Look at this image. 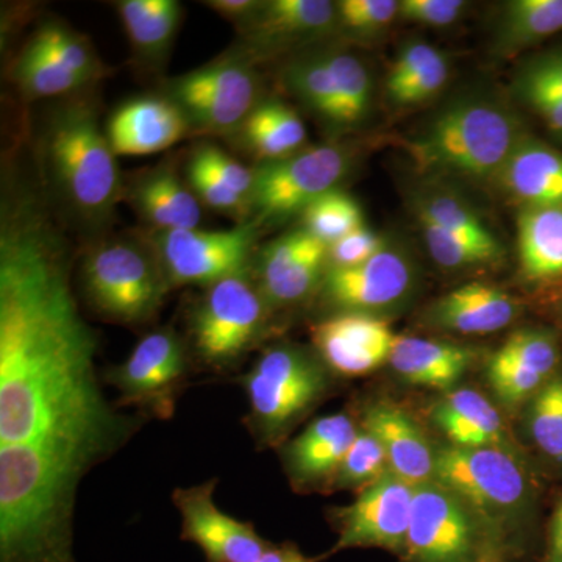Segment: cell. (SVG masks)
I'll return each instance as SVG.
<instances>
[{
	"mask_svg": "<svg viewBox=\"0 0 562 562\" xmlns=\"http://www.w3.org/2000/svg\"><path fill=\"white\" fill-rule=\"evenodd\" d=\"M98 338L70 290L65 247L31 199L0 227V447L105 443L127 414L103 397Z\"/></svg>",
	"mask_w": 562,
	"mask_h": 562,
	"instance_id": "obj_1",
	"label": "cell"
},
{
	"mask_svg": "<svg viewBox=\"0 0 562 562\" xmlns=\"http://www.w3.org/2000/svg\"><path fill=\"white\" fill-rule=\"evenodd\" d=\"M50 187L81 220L105 221L121 194L120 171L98 114L83 102L61 105L49 117L43 143Z\"/></svg>",
	"mask_w": 562,
	"mask_h": 562,
	"instance_id": "obj_2",
	"label": "cell"
},
{
	"mask_svg": "<svg viewBox=\"0 0 562 562\" xmlns=\"http://www.w3.org/2000/svg\"><path fill=\"white\" fill-rule=\"evenodd\" d=\"M520 139L513 114L495 102L468 99L442 110L409 150L420 169L491 179Z\"/></svg>",
	"mask_w": 562,
	"mask_h": 562,
	"instance_id": "obj_3",
	"label": "cell"
},
{
	"mask_svg": "<svg viewBox=\"0 0 562 562\" xmlns=\"http://www.w3.org/2000/svg\"><path fill=\"white\" fill-rule=\"evenodd\" d=\"M249 413L244 424L258 446H279L328 391L327 366L291 344L266 347L241 379Z\"/></svg>",
	"mask_w": 562,
	"mask_h": 562,
	"instance_id": "obj_4",
	"label": "cell"
},
{
	"mask_svg": "<svg viewBox=\"0 0 562 562\" xmlns=\"http://www.w3.org/2000/svg\"><path fill=\"white\" fill-rule=\"evenodd\" d=\"M509 543L443 484H419L402 562L506 561Z\"/></svg>",
	"mask_w": 562,
	"mask_h": 562,
	"instance_id": "obj_5",
	"label": "cell"
},
{
	"mask_svg": "<svg viewBox=\"0 0 562 562\" xmlns=\"http://www.w3.org/2000/svg\"><path fill=\"white\" fill-rule=\"evenodd\" d=\"M435 480L506 539L530 509V476L508 447H446L436 458Z\"/></svg>",
	"mask_w": 562,
	"mask_h": 562,
	"instance_id": "obj_6",
	"label": "cell"
},
{
	"mask_svg": "<svg viewBox=\"0 0 562 562\" xmlns=\"http://www.w3.org/2000/svg\"><path fill=\"white\" fill-rule=\"evenodd\" d=\"M81 283L99 316L127 327L149 324L171 288L160 262L125 241L103 243L88 251Z\"/></svg>",
	"mask_w": 562,
	"mask_h": 562,
	"instance_id": "obj_7",
	"label": "cell"
},
{
	"mask_svg": "<svg viewBox=\"0 0 562 562\" xmlns=\"http://www.w3.org/2000/svg\"><path fill=\"white\" fill-rule=\"evenodd\" d=\"M268 303L244 273L206 288L188 321L192 353L210 371H232L261 338Z\"/></svg>",
	"mask_w": 562,
	"mask_h": 562,
	"instance_id": "obj_8",
	"label": "cell"
},
{
	"mask_svg": "<svg viewBox=\"0 0 562 562\" xmlns=\"http://www.w3.org/2000/svg\"><path fill=\"white\" fill-rule=\"evenodd\" d=\"M190 371V350L172 328H158L139 339L127 360L109 371V383L120 394V406L140 416L169 420Z\"/></svg>",
	"mask_w": 562,
	"mask_h": 562,
	"instance_id": "obj_9",
	"label": "cell"
},
{
	"mask_svg": "<svg viewBox=\"0 0 562 562\" xmlns=\"http://www.w3.org/2000/svg\"><path fill=\"white\" fill-rule=\"evenodd\" d=\"M255 236L257 227L254 224L227 231L161 232L157 260L169 286L210 288L247 271Z\"/></svg>",
	"mask_w": 562,
	"mask_h": 562,
	"instance_id": "obj_10",
	"label": "cell"
},
{
	"mask_svg": "<svg viewBox=\"0 0 562 562\" xmlns=\"http://www.w3.org/2000/svg\"><path fill=\"white\" fill-rule=\"evenodd\" d=\"M169 99L190 127L225 133L241 127L255 109L257 77L241 61L225 60L169 81Z\"/></svg>",
	"mask_w": 562,
	"mask_h": 562,
	"instance_id": "obj_11",
	"label": "cell"
},
{
	"mask_svg": "<svg viewBox=\"0 0 562 562\" xmlns=\"http://www.w3.org/2000/svg\"><path fill=\"white\" fill-rule=\"evenodd\" d=\"M346 171L347 155L335 146L312 147L283 160L262 162L254 172L250 206L262 220L290 216L335 190Z\"/></svg>",
	"mask_w": 562,
	"mask_h": 562,
	"instance_id": "obj_12",
	"label": "cell"
},
{
	"mask_svg": "<svg viewBox=\"0 0 562 562\" xmlns=\"http://www.w3.org/2000/svg\"><path fill=\"white\" fill-rule=\"evenodd\" d=\"M416 486L387 472L360 491L357 501L333 513L338 541L325 558L349 549L405 552Z\"/></svg>",
	"mask_w": 562,
	"mask_h": 562,
	"instance_id": "obj_13",
	"label": "cell"
},
{
	"mask_svg": "<svg viewBox=\"0 0 562 562\" xmlns=\"http://www.w3.org/2000/svg\"><path fill=\"white\" fill-rule=\"evenodd\" d=\"M217 479L177 487L172 502L180 513V539L198 546L206 562H260L272 543L251 522L236 519L213 501Z\"/></svg>",
	"mask_w": 562,
	"mask_h": 562,
	"instance_id": "obj_14",
	"label": "cell"
},
{
	"mask_svg": "<svg viewBox=\"0 0 562 562\" xmlns=\"http://www.w3.org/2000/svg\"><path fill=\"white\" fill-rule=\"evenodd\" d=\"M312 338L322 362L341 376L369 375L382 368L398 341L386 321L362 313L317 322Z\"/></svg>",
	"mask_w": 562,
	"mask_h": 562,
	"instance_id": "obj_15",
	"label": "cell"
},
{
	"mask_svg": "<svg viewBox=\"0 0 562 562\" xmlns=\"http://www.w3.org/2000/svg\"><path fill=\"white\" fill-rule=\"evenodd\" d=\"M412 284L409 261L398 251L384 249L358 266H327L322 294L344 313L369 314L401 302Z\"/></svg>",
	"mask_w": 562,
	"mask_h": 562,
	"instance_id": "obj_16",
	"label": "cell"
},
{
	"mask_svg": "<svg viewBox=\"0 0 562 562\" xmlns=\"http://www.w3.org/2000/svg\"><path fill=\"white\" fill-rule=\"evenodd\" d=\"M358 430L360 428L347 413L314 419L281 452L292 486L299 491L333 486Z\"/></svg>",
	"mask_w": 562,
	"mask_h": 562,
	"instance_id": "obj_17",
	"label": "cell"
},
{
	"mask_svg": "<svg viewBox=\"0 0 562 562\" xmlns=\"http://www.w3.org/2000/svg\"><path fill=\"white\" fill-rule=\"evenodd\" d=\"M188 131L187 117L169 98L133 99L114 111L106 125L116 157H144L169 149Z\"/></svg>",
	"mask_w": 562,
	"mask_h": 562,
	"instance_id": "obj_18",
	"label": "cell"
},
{
	"mask_svg": "<svg viewBox=\"0 0 562 562\" xmlns=\"http://www.w3.org/2000/svg\"><path fill=\"white\" fill-rule=\"evenodd\" d=\"M362 428L372 432L386 453L390 472L403 482L419 486L435 480L436 458L427 436L409 414L392 403L369 406Z\"/></svg>",
	"mask_w": 562,
	"mask_h": 562,
	"instance_id": "obj_19",
	"label": "cell"
},
{
	"mask_svg": "<svg viewBox=\"0 0 562 562\" xmlns=\"http://www.w3.org/2000/svg\"><path fill=\"white\" fill-rule=\"evenodd\" d=\"M516 299L492 284L471 283L450 291L432 305L430 321L462 335H491L517 316Z\"/></svg>",
	"mask_w": 562,
	"mask_h": 562,
	"instance_id": "obj_20",
	"label": "cell"
},
{
	"mask_svg": "<svg viewBox=\"0 0 562 562\" xmlns=\"http://www.w3.org/2000/svg\"><path fill=\"white\" fill-rule=\"evenodd\" d=\"M338 21V9L328 0H272L262 2L258 13L246 24L255 46H284L319 38Z\"/></svg>",
	"mask_w": 562,
	"mask_h": 562,
	"instance_id": "obj_21",
	"label": "cell"
},
{
	"mask_svg": "<svg viewBox=\"0 0 562 562\" xmlns=\"http://www.w3.org/2000/svg\"><path fill=\"white\" fill-rule=\"evenodd\" d=\"M497 179L525 209L562 206V154L539 140L522 136Z\"/></svg>",
	"mask_w": 562,
	"mask_h": 562,
	"instance_id": "obj_22",
	"label": "cell"
},
{
	"mask_svg": "<svg viewBox=\"0 0 562 562\" xmlns=\"http://www.w3.org/2000/svg\"><path fill=\"white\" fill-rule=\"evenodd\" d=\"M473 361V351L436 339L398 336L391 366L413 386L447 391L460 382Z\"/></svg>",
	"mask_w": 562,
	"mask_h": 562,
	"instance_id": "obj_23",
	"label": "cell"
},
{
	"mask_svg": "<svg viewBox=\"0 0 562 562\" xmlns=\"http://www.w3.org/2000/svg\"><path fill=\"white\" fill-rule=\"evenodd\" d=\"M431 420L454 447H509L501 413L473 390H454L431 409Z\"/></svg>",
	"mask_w": 562,
	"mask_h": 562,
	"instance_id": "obj_24",
	"label": "cell"
},
{
	"mask_svg": "<svg viewBox=\"0 0 562 562\" xmlns=\"http://www.w3.org/2000/svg\"><path fill=\"white\" fill-rule=\"evenodd\" d=\"M131 195L140 216L160 232L187 231L201 224V201L171 168L140 177Z\"/></svg>",
	"mask_w": 562,
	"mask_h": 562,
	"instance_id": "obj_25",
	"label": "cell"
},
{
	"mask_svg": "<svg viewBox=\"0 0 562 562\" xmlns=\"http://www.w3.org/2000/svg\"><path fill=\"white\" fill-rule=\"evenodd\" d=\"M522 272L530 280L562 276V206L524 209L517 220Z\"/></svg>",
	"mask_w": 562,
	"mask_h": 562,
	"instance_id": "obj_26",
	"label": "cell"
},
{
	"mask_svg": "<svg viewBox=\"0 0 562 562\" xmlns=\"http://www.w3.org/2000/svg\"><path fill=\"white\" fill-rule=\"evenodd\" d=\"M239 128L247 149L265 162L297 154L306 139L301 116L277 101L258 103Z\"/></svg>",
	"mask_w": 562,
	"mask_h": 562,
	"instance_id": "obj_27",
	"label": "cell"
},
{
	"mask_svg": "<svg viewBox=\"0 0 562 562\" xmlns=\"http://www.w3.org/2000/svg\"><path fill=\"white\" fill-rule=\"evenodd\" d=\"M133 49L144 60L168 54L181 21L177 0H122L116 3Z\"/></svg>",
	"mask_w": 562,
	"mask_h": 562,
	"instance_id": "obj_28",
	"label": "cell"
},
{
	"mask_svg": "<svg viewBox=\"0 0 562 562\" xmlns=\"http://www.w3.org/2000/svg\"><path fill=\"white\" fill-rule=\"evenodd\" d=\"M562 31V0H513L503 7L497 47L516 54Z\"/></svg>",
	"mask_w": 562,
	"mask_h": 562,
	"instance_id": "obj_29",
	"label": "cell"
},
{
	"mask_svg": "<svg viewBox=\"0 0 562 562\" xmlns=\"http://www.w3.org/2000/svg\"><path fill=\"white\" fill-rule=\"evenodd\" d=\"M517 92L562 138V49L546 52L520 69Z\"/></svg>",
	"mask_w": 562,
	"mask_h": 562,
	"instance_id": "obj_30",
	"label": "cell"
},
{
	"mask_svg": "<svg viewBox=\"0 0 562 562\" xmlns=\"http://www.w3.org/2000/svg\"><path fill=\"white\" fill-rule=\"evenodd\" d=\"M416 210L417 220L432 222L450 235L475 244V246L491 251L497 258L502 257L501 243L492 235L490 228L483 224L479 214L471 206L461 202L460 199L432 192V194L419 199Z\"/></svg>",
	"mask_w": 562,
	"mask_h": 562,
	"instance_id": "obj_31",
	"label": "cell"
},
{
	"mask_svg": "<svg viewBox=\"0 0 562 562\" xmlns=\"http://www.w3.org/2000/svg\"><path fill=\"white\" fill-rule=\"evenodd\" d=\"M27 46L46 55L61 68L77 74L85 81L98 79L103 74L102 63L95 57L91 44L79 33L58 24L43 25Z\"/></svg>",
	"mask_w": 562,
	"mask_h": 562,
	"instance_id": "obj_32",
	"label": "cell"
},
{
	"mask_svg": "<svg viewBox=\"0 0 562 562\" xmlns=\"http://www.w3.org/2000/svg\"><path fill=\"white\" fill-rule=\"evenodd\" d=\"M302 214L305 224L303 228L327 246L364 227L361 206L351 195L338 188L322 194L310 203Z\"/></svg>",
	"mask_w": 562,
	"mask_h": 562,
	"instance_id": "obj_33",
	"label": "cell"
},
{
	"mask_svg": "<svg viewBox=\"0 0 562 562\" xmlns=\"http://www.w3.org/2000/svg\"><path fill=\"white\" fill-rule=\"evenodd\" d=\"M527 427L539 452L562 468V375H553L532 395Z\"/></svg>",
	"mask_w": 562,
	"mask_h": 562,
	"instance_id": "obj_34",
	"label": "cell"
},
{
	"mask_svg": "<svg viewBox=\"0 0 562 562\" xmlns=\"http://www.w3.org/2000/svg\"><path fill=\"white\" fill-rule=\"evenodd\" d=\"M13 74L22 94L27 95L29 99L57 98V95L79 90L88 83L77 74L61 68L31 46H25L22 50Z\"/></svg>",
	"mask_w": 562,
	"mask_h": 562,
	"instance_id": "obj_35",
	"label": "cell"
},
{
	"mask_svg": "<svg viewBox=\"0 0 562 562\" xmlns=\"http://www.w3.org/2000/svg\"><path fill=\"white\" fill-rule=\"evenodd\" d=\"M339 98V125L357 124L371 101V79L364 65L350 54L325 55Z\"/></svg>",
	"mask_w": 562,
	"mask_h": 562,
	"instance_id": "obj_36",
	"label": "cell"
},
{
	"mask_svg": "<svg viewBox=\"0 0 562 562\" xmlns=\"http://www.w3.org/2000/svg\"><path fill=\"white\" fill-rule=\"evenodd\" d=\"M288 81L306 105L316 113L339 124V98L330 66L325 57L295 63L288 70Z\"/></svg>",
	"mask_w": 562,
	"mask_h": 562,
	"instance_id": "obj_37",
	"label": "cell"
},
{
	"mask_svg": "<svg viewBox=\"0 0 562 562\" xmlns=\"http://www.w3.org/2000/svg\"><path fill=\"white\" fill-rule=\"evenodd\" d=\"M390 472L386 453L379 439L360 428L351 442L349 452L336 473L333 487L336 490H364Z\"/></svg>",
	"mask_w": 562,
	"mask_h": 562,
	"instance_id": "obj_38",
	"label": "cell"
},
{
	"mask_svg": "<svg viewBox=\"0 0 562 562\" xmlns=\"http://www.w3.org/2000/svg\"><path fill=\"white\" fill-rule=\"evenodd\" d=\"M505 360L552 379L560 362V349L552 333L525 328L513 333L501 350L495 351Z\"/></svg>",
	"mask_w": 562,
	"mask_h": 562,
	"instance_id": "obj_39",
	"label": "cell"
},
{
	"mask_svg": "<svg viewBox=\"0 0 562 562\" xmlns=\"http://www.w3.org/2000/svg\"><path fill=\"white\" fill-rule=\"evenodd\" d=\"M487 380L497 397L508 405L528 401L550 379L494 353L487 364Z\"/></svg>",
	"mask_w": 562,
	"mask_h": 562,
	"instance_id": "obj_40",
	"label": "cell"
},
{
	"mask_svg": "<svg viewBox=\"0 0 562 562\" xmlns=\"http://www.w3.org/2000/svg\"><path fill=\"white\" fill-rule=\"evenodd\" d=\"M419 222L432 260L441 265L442 268H464V266L484 265V262L498 260L491 251L450 235L432 222L424 220H419Z\"/></svg>",
	"mask_w": 562,
	"mask_h": 562,
	"instance_id": "obj_41",
	"label": "cell"
},
{
	"mask_svg": "<svg viewBox=\"0 0 562 562\" xmlns=\"http://www.w3.org/2000/svg\"><path fill=\"white\" fill-rule=\"evenodd\" d=\"M394 0H342L336 5L338 21L357 33L382 31L398 14Z\"/></svg>",
	"mask_w": 562,
	"mask_h": 562,
	"instance_id": "obj_42",
	"label": "cell"
},
{
	"mask_svg": "<svg viewBox=\"0 0 562 562\" xmlns=\"http://www.w3.org/2000/svg\"><path fill=\"white\" fill-rule=\"evenodd\" d=\"M188 180H190L191 190L198 195L199 201L209 205L210 209L221 211V213L238 214L244 213L247 206H250L246 198L222 183L217 177L194 160L188 165Z\"/></svg>",
	"mask_w": 562,
	"mask_h": 562,
	"instance_id": "obj_43",
	"label": "cell"
},
{
	"mask_svg": "<svg viewBox=\"0 0 562 562\" xmlns=\"http://www.w3.org/2000/svg\"><path fill=\"white\" fill-rule=\"evenodd\" d=\"M191 160L199 162L202 168L217 177L222 183L231 187L233 191L241 194L250 203L251 188H254V172L249 171L241 162L225 154L220 147L203 146L195 150Z\"/></svg>",
	"mask_w": 562,
	"mask_h": 562,
	"instance_id": "obj_44",
	"label": "cell"
},
{
	"mask_svg": "<svg viewBox=\"0 0 562 562\" xmlns=\"http://www.w3.org/2000/svg\"><path fill=\"white\" fill-rule=\"evenodd\" d=\"M447 80H449V65H447L446 57L439 54L430 65L425 66L412 79L398 85V87L392 88L387 92H390V98L395 103L414 105V103L431 99L436 92L441 91Z\"/></svg>",
	"mask_w": 562,
	"mask_h": 562,
	"instance_id": "obj_45",
	"label": "cell"
},
{
	"mask_svg": "<svg viewBox=\"0 0 562 562\" xmlns=\"http://www.w3.org/2000/svg\"><path fill=\"white\" fill-rule=\"evenodd\" d=\"M384 249H386V244L382 236L369 228L361 227L328 246V266H336V268L358 266L371 260Z\"/></svg>",
	"mask_w": 562,
	"mask_h": 562,
	"instance_id": "obj_46",
	"label": "cell"
},
{
	"mask_svg": "<svg viewBox=\"0 0 562 562\" xmlns=\"http://www.w3.org/2000/svg\"><path fill=\"white\" fill-rule=\"evenodd\" d=\"M465 9L461 0H403L398 7L402 20L416 24L446 27L453 24Z\"/></svg>",
	"mask_w": 562,
	"mask_h": 562,
	"instance_id": "obj_47",
	"label": "cell"
},
{
	"mask_svg": "<svg viewBox=\"0 0 562 562\" xmlns=\"http://www.w3.org/2000/svg\"><path fill=\"white\" fill-rule=\"evenodd\" d=\"M439 54L441 52L435 49L425 41H414V43L406 44L398 54L394 66H392L390 77H387V91L412 79L425 66L430 65Z\"/></svg>",
	"mask_w": 562,
	"mask_h": 562,
	"instance_id": "obj_48",
	"label": "cell"
},
{
	"mask_svg": "<svg viewBox=\"0 0 562 562\" xmlns=\"http://www.w3.org/2000/svg\"><path fill=\"white\" fill-rule=\"evenodd\" d=\"M261 5L262 2H254V0H209L206 2L209 9L216 11L225 20L243 25L258 13Z\"/></svg>",
	"mask_w": 562,
	"mask_h": 562,
	"instance_id": "obj_49",
	"label": "cell"
},
{
	"mask_svg": "<svg viewBox=\"0 0 562 562\" xmlns=\"http://www.w3.org/2000/svg\"><path fill=\"white\" fill-rule=\"evenodd\" d=\"M542 562H562V502L550 522L549 539H547V550Z\"/></svg>",
	"mask_w": 562,
	"mask_h": 562,
	"instance_id": "obj_50",
	"label": "cell"
},
{
	"mask_svg": "<svg viewBox=\"0 0 562 562\" xmlns=\"http://www.w3.org/2000/svg\"><path fill=\"white\" fill-rule=\"evenodd\" d=\"M260 562H314L308 560L299 550V547L295 543L284 542L280 543V546H271V549L265 553V557L261 558Z\"/></svg>",
	"mask_w": 562,
	"mask_h": 562,
	"instance_id": "obj_51",
	"label": "cell"
},
{
	"mask_svg": "<svg viewBox=\"0 0 562 562\" xmlns=\"http://www.w3.org/2000/svg\"><path fill=\"white\" fill-rule=\"evenodd\" d=\"M492 562H508V561H492Z\"/></svg>",
	"mask_w": 562,
	"mask_h": 562,
	"instance_id": "obj_52",
	"label": "cell"
}]
</instances>
